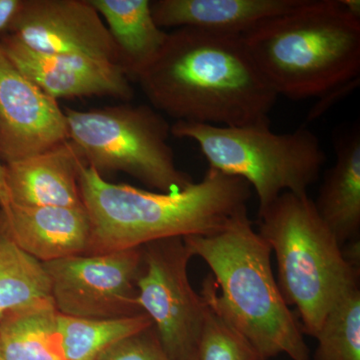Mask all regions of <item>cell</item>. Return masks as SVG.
<instances>
[{
	"mask_svg": "<svg viewBox=\"0 0 360 360\" xmlns=\"http://www.w3.org/2000/svg\"><path fill=\"white\" fill-rule=\"evenodd\" d=\"M241 37L278 96L321 97L359 78L360 18L341 0H303Z\"/></svg>",
	"mask_w": 360,
	"mask_h": 360,
	"instance_id": "4",
	"label": "cell"
},
{
	"mask_svg": "<svg viewBox=\"0 0 360 360\" xmlns=\"http://www.w3.org/2000/svg\"><path fill=\"white\" fill-rule=\"evenodd\" d=\"M68 122L58 101L26 78L0 46V155L25 160L68 141Z\"/></svg>",
	"mask_w": 360,
	"mask_h": 360,
	"instance_id": "11",
	"label": "cell"
},
{
	"mask_svg": "<svg viewBox=\"0 0 360 360\" xmlns=\"http://www.w3.org/2000/svg\"><path fill=\"white\" fill-rule=\"evenodd\" d=\"M0 46L26 78L56 101L112 96L129 101L134 97L129 75L120 66L75 54L32 51L11 34L1 39Z\"/></svg>",
	"mask_w": 360,
	"mask_h": 360,
	"instance_id": "12",
	"label": "cell"
},
{
	"mask_svg": "<svg viewBox=\"0 0 360 360\" xmlns=\"http://www.w3.org/2000/svg\"><path fill=\"white\" fill-rule=\"evenodd\" d=\"M63 111L68 139L79 149L87 167L101 176L104 172H124L165 193L193 184V177L176 167L168 143L172 125L155 108L124 103Z\"/></svg>",
	"mask_w": 360,
	"mask_h": 360,
	"instance_id": "7",
	"label": "cell"
},
{
	"mask_svg": "<svg viewBox=\"0 0 360 360\" xmlns=\"http://www.w3.org/2000/svg\"><path fill=\"white\" fill-rule=\"evenodd\" d=\"M303 0H155L151 11L160 28L193 27L243 35L258 23L288 13Z\"/></svg>",
	"mask_w": 360,
	"mask_h": 360,
	"instance_id": "15",
	"label": "cell"
},
{
	"mask_svg": "<svg viewBox=\"0 0 360 360\" xmlns=\"http://www.w3.org/2000/svg\"><path fill=\"white\" fill-rule=\"evenodd\" d=\"M58 323L66 360H99L122 340L153 326L144 312L110 319H78L58 312Z\"/></svg>",
	"mask_w": 360,
	"mask_h": 360,
	"instance_id": "20",
	"label": "cell"
},
{
	"mask_svg": "<svg viewBox=\"0 0 360 360\" xmlns=\"http://www.w3.org/2000/svg\"><path fill=\"white\" fill-rule=\"evenodd\" d=\"M335 146V165L326 172L314 205L342 248L360 239L359 125L341 134Z\"/></svg>",
	"mask_w": 360,
	"mask_h": 360,
	"instance_id": "16",
	"label": "cell"
},
{
	"mask_svg": "<svg viewBox=\"0 0 360 360\" xmlns=\"http://www.w3.org/2000/svg\"><path fill=\"white\" fill-rule=\"evenodd\" d=\"M82 203L90 221L87 255L141 248L153 241L212 236L248 210L245 180L208 168L181 191L153 193L108 182L94 168L80 170Z\"/></svg>",
	"mask_w": 360,
	"mask_h": 360,
	"instance_id": "2",
	"label": "cell"
},
{
	"mask_svg": "<svg viewBox=\"0 0 360 360\" xmlns=\"http://www.w3.org/2000/svg\"><path fill=\"white\" fill-rule=\"evenodd\" d=\"M51 300L44 265L15 245L0 219V319Z\"/></svg>",
	"mask_w": 360,
	"mask_h": 360,
	"instance_id": "19",
	"label": "cell"
},
{
	"mask_svg": "<svg viewBox=\"0 0 360 360\" xmlns=\"http://www.w3.org/2000/svg\"><path fill=\"white\" fill-rule=\"evenodd\" d=\"M54 303L32 305L0 319V356L4 360H66Z\"/></svg>",
	"mask_w": 360,
	"mask_h": 360,
	"instance_id": "18",
	"label": "cell"
},
{
	"mask_svg": "<svg viewBox=\"0 0 360 360\" xmlns=\"http://www.w3.org/2000/svg\"><path fill=\"white\" fill-rule=\"evenodd\" d=\"M9 32L32 51L86 56L122 68L115 40L89 0H23Z\"/></svg>",
	"mask_w": 360,
	"mask_h": 360,
	"instance_id": "10",
	"label": "cell"
},
{
	"mask_svg": "<svg viewBox=\"0 0 360 360\" xmlns=\"http://www.w3.org/2000/svg\"><path fill=\"white\" fill-rule=\"evenodd\" d=\"M89 1L115 40L123 70L134 78L160 53L168 37V32L156 25L150 0Z\"/></svg>",
	"mask_w": 360,
	"mask_h": 360,
	"instance_id": "17",
	"label": "cell"
},
{
	"mask_svg": "<svg viewBox=\"0 0 360 360\" xmlns=\"http://www.w3.org/2000/svg\"><path fill=\"white\" fill-rule=\"evenodd\" d=\"M170 134L195 141L210 168L253 187L258 214L283 193L307 194L326 161L319 137L304 127L278 134L270 124L226 127L175 122Z\"/></svg>",
	"mask_w": 360,
	"mask_h": 360,
	"instance_id": "6",
	"label": "cell"
},
{
	"mask_svg": "<svg viewBox=\"0 0 360 360\" xmlns=\"http://www.w3.org/2000/svg\"><path fill=\"white\" fill-rule=\"evenodd\" d=\"M0 219L15 245L41 264L89 253L91 229L84 206L11 205Z\"/></svg>",
	"mask_w": 360,
	"mask_h": 360,
	"instance_id": "14",
	"label": "cell"
},
{
	"mask_svg": "<svg viewBox=\"0 0 360 360\" xmlns=\"http://www.w3.org/2000/svg\"><path fill=\"white\" fill-rule=\"evenodd\" d=\"M0 360H4V359H1V356H0Z\"/></svg>",
	"mask_w": 360,
	"mask_h": 360,
	"instance_id": "28",
	"label": "cell"
},
{
	"mask_svg": "<svg viewBox=\"0 0 360 360\" xmlns=\"http://www.w3.org/2000/svg\"><path fill=\"white\" fill-rule=\"evenodd\" d=\"M312 360H360V290L352 288L326 315Z\"/></svg>",
	"mask_w": 360,
	"mask_h": 360,
	"instance_id": "21",
	"label": "cell"
},
{
	"mask_svg": "<svg viewBox=\"0 0 360 360\" xmlns=\"http://www.w3.org/2000/svg\"><path fill=\"white\" fill-rule=\"evenodd\" d=\"M198 360L262 359L250 341L207 302Z\"/></svg>",
	"mask_w": 360,
	"mask_h": 360,
	"instance_id": "22",
	"label": "cell"
},
{
	"mask_svg": "<svg viewBox=\"0 0 360 360\" xmlns=\"http://www.w3.org/2000/svg\"><path fill=\"white\" fill-rule=\"evenodd\" d=\"M359 78H356V79L352 80V82H347L345 84H341L340 86L331 89L330 91L326 92V94L321 96V101L312 108L309 115H307V120H314L319 118L326 110H328L331 106L335 105L336 103L347 96L350 92L354 91L356 86H359Z\"/></svg>",
	"mask_w": 360,
	"mask_h": 360,
	"instance_id": "24",
	"label": "cell"
},
{
	"mask_svg": "<svg viewBox=\"0 0 360 360\" xmlns=\"http://www.w3.org/2000/svg\"><path fill=\"white\" fill-rule=\"evenodd\" d=\"M22 4L23 0H0V32H9Z\"/></svg>",
	"mask_w": 360,
	"mask_h": 360,
	"instance_id": "25",
	"label": "cell"
},
{
	"mask_svg": "<svg viewBox=\"0 0 360 360\" xmlns=\"http://www.w3.org/2000/svg\"><path fill=\"white\" fill-rule=\"evenodd\" d=\"M134 79L153 108L176 122L270 124L278 98L240 35L193 27L168 32L160 53Z\"/></svg>",
	"mask_w": 360,
	"mask_h": 360,
	"instance_id": "1",
	"label": "cell"
},
{
	"mask_svg": "<svg viewBox=\"0 0 360 360\" xmlns=\"http://www.w3.org/2000/svg\"><path fill=\"white\" fill-rule=\"evenodd\" d=\"M191 257L212 270L201 295L257 350L260 359L286 354L310 360L295 314L284 302L271 265V248L243 210L221 231L184 238Z\"/></svg>",
	"mask_w": 360,
	"mask_h": 360,
	"instance_id": "3",
	"label": "cell"
},
{
	"mask_svg": "<svg viewBox=\"0 0 360 360\" xmlns=\"http://www.w3.org/2000/svg\"><path fill=\"white\" fill-rule=\"evenodd\" d=\"M52 302L60 314L110 319L141 314L137 279L143 265L141 248L80 255L42 264Z\"/></svg>",
	"mask_w": 360,
	"mask_h": 360,
	"instance_id": "9",
	"label": "cell"
},
{
	"mask_svg": "<svg viewBox=\"0 0 360 360\" xmlns=\"http://www.w3.org/2000/svg\"><path fill=\"white\" fill-rule=\"evenodd\" d=\"M258 217L284 302L295 307L302 333L315 338L336 302L359 286L360 269L345 259L307 194L283 193Z\"/></svg>",
	"mask_w": 360,
	"mask_h": 360,
	"instance_id": "5",
	"label": "cell"
},
{
	"mask_svg": "<svg viewBox=\"0 0 360 360\" xmlns=\"http://www.w3.org/2000/svg\"><path fill=\"white\" fill-rule=\"evenodd\" d=\"M341 4L345 6L348 13L355 18H360V1L359 0H341Z\"/></svg>",
	"mask_w": 360,
	"mask_h": 360,
	"instance_id": "27",
	"label": "cell"
},
{
	"mask_svg": "<svg viewBox=\"0 0 360 360\" xmlns=\"http://www.w3.org/2000/svg\"><path fill=\"white\" fill-rule=\"evenodd\" d=\"M99 360H174L162 347L153 326L122 340Z\"/></svg>",
	"mask_w": 360,
	"mask_h": 360,
	"instance_id": "23",
	"label": "cell"
},
{
	"mask_svg": "<svg viewBox=\"0 0 360 360\" xmlns=\"http://www.w3.org/2000/svg\"><path fill=\"white\" fill-rule=\"evenodd\" d=\"M84 156L72 141L25 160L4 163L11 205L20 206H84L79 188Z\"/></svg>",
	"mask_w": 360,
	"mask_h": 360,
	"instance_id": "13",
	"label": "cell"
},
{
	"mask_svg": "<svg viewBox=\"0 0 360 360\" xmlns=\"http://www.w3.org/2000/svg\"><path fill=\"white\" fill-rule=\"evenodd\" d=\"M137 302L153 321L156 335L174 360H198L207 302L189 281L191 257L184 238L160 239L142 246Z\"/></svg>",
	"mask_w": 360,
	"mask_h": 360,
	"instance_id": "8",
	"label": "cell"
},
{
	"mask_svg": "<svg viewBox=\"0 0 360 360\" xmlns=\"http://www.w3.org/2000/svg\"><path fill=\"white\" fill-rule=\"evenodd\" d=\"M9 207H11V200H9L8 193H7L4 163L2 162L1 155H0V208H1V213L6 214L8 212Z\"/></svg>",
	"mask_w": 360,
	"mask_h": 360,
	"instance_id": "26",
	"label": "cell"
}]
</instances>
